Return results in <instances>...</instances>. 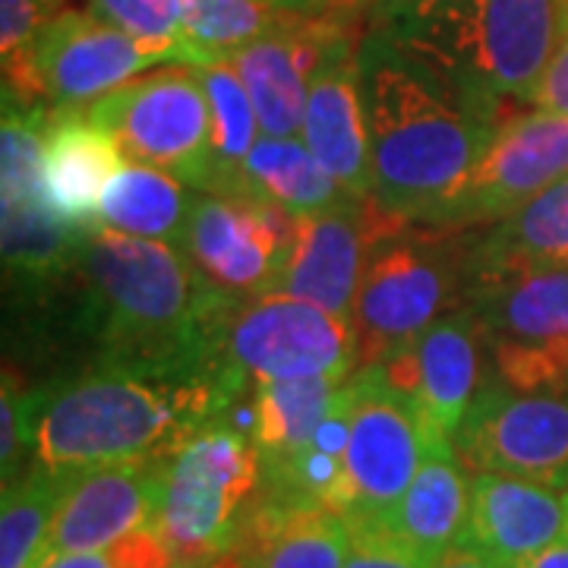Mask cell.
Returning <instances> with one entry per match:
<instances>
[{"label": "cell", "instance_id": "41", "mask_svg": "<svg viewBox=\"0 0 568 568\" xmlns=\"http://www.w3.org/2000/svg\"><path fill=\"white\" fill-rule=\"evenodd\" d=\"M193 568H244V562H241L237 549H227V552H219V556H212V559H205Z\"/></svg>", "mask_w": 568, "mask_h": 568}, {"label": "cell", "instance_id": "40", "mask_svg": "<svg viewBox=\"0 0 568 568\" xmlns=\"http://www.w3.org/2000/svg\"><path fill=\"white\" fill-rule=\"evenodd\" d=\"M265 3L287 10V13H316V10H323L328 0H265Z\"/></svg>", "mask_w": 568, "mask_h": 568}, {"label": "cell", "instance_id": "13", "mask_svg": "<svg viewBox=\"0 0 568 568\" xmlns=\"http://www.w3.org/2000/svg\"><path fill=\"white\" fill-rule=\"evenodd\" d=\"M455 452L474 474H506L566 493L568 395L518 392L489 373L455 436Z\"/></svg>", "mask_w": 568, "mask_h": 568}, {"label": "cell", "instance_id": "19", "mask_svg": "<svg viewBox=\"0 0 568 568\" xmlns=\"http://www.w3.org/2000/svg\"><path fill=\"white\" fill-rule=\"evenodd\" d=\"M164 458L121 462L70 474L48 537V556L82 552L118 544L152 528L162 499Z\"/></svg>", "mask_w": 568, "mask_h": 568}, {"label": "cell", "instance_id": "39", "mask_svg": "<svg viewBox=\"0 0 568 568\" xmlns=\"http://www.w3.org/2000/svg\"><path fill=\"white\" fill-rule=\"evenodd\" d=\"M508 568H568V540L556 544V547L544 549V552H534L528 559H518V562H506Z\"/></svg>", "mask_w": 568, "mask_h": 568}, {"label": "cell", "instance_id": "17", "mask_svg": "<svg viewBox=\"0 0 568 568\" xmlns=\"http://www.w3.org/2000/svg\"><path fill=\"white\" fill-rule=\"evenodd\" d=\"M484 335L467 306L448 310L417 342L373 364L388 386L420 407L429 426L455 443L484 386Z\"/></svg>", "mask_w": 568, "mask_h": 568}, {"label": "cell", "instance_id": "22", "mask_svg": "<svg viewBox=\"0 0 568 568\" xmlns=\"http://www.w3.org/2000/svg\"><path fill=\"white\" fill-rule=\"evenodd\" d=\"M126 162L118 140L85 118V111H58L44 130L41 183L48 203L73 227H99L104 183Z\"/></svg>", "mask_w": 568, "mask_h": 568}, {"label": "cell", "instance_id": "38", "mask_svg": "<svg viewBox=\"0 0 568 568\" xmlns=\"http://www.w3.org/2000/svg\"><path fill=\"white\" fill-rule=\"evenodd\" d=\"M424 3H429V0H373L369 13H373L376 26H388V22L402 20V17H407L410 10H417Z\"/></svg>", "mask_w": 568, "mask_h": 568}, {"label": "cell", "instance_id": "5", "mask_svg": "<svg viewBox=\"0 0 568 568\" xmlns=\"http://www.w3.org/2000/svg\"><path fill=\"white\" fill-rule=\"evenodd\" d=\"M470 253L458 231L433 224H402L373 241L351 313L361 366L386 361L465 304Z\"/></svg>", "mask_w": 568, "mask_h": 568}, {"label": "cell", "instance_id": "1", "mask_svg": "<svg viewBox=\"0 0 568 568\" xmlns=\"http://www.w3.org/2000/svg\"><path fill=\"white\" fill-rule=\"evenodd\" d=\"M237 369H159L95 361L29 392L32 465L54 474L168 458L244 398Z\"/></svg>", "mask_w": 568, "mask_h": 568}, {"label": "cell", "instance_id": "21", "mask_svg": "<svg viewBox=\"0 0 568 568\" xmlns=\"http://www.w3.org/2000/svg\"><path fill=\"white\" fill-rule=\"evenodd\" d=\"M234 549L244 568H345L351 528L332 508L260 493Z\"/></svg>", "mask_w": 568, "mask_h": 568}, {"label": "cell", "instance_id": "9", "mask_svg": "<svg viewBox=\"0 0 568 568\" xmlns=\"http://www.w3.org/2000/svg\"><path fill=\"white\" fill-rule=\"evenodd\" d=\"M51 111L3 92L0 118V203L3 272L17 287L61 282L73 268L92 227H73L48 203L41 183V145Z\"/></svg>", "mask_w": 568, "mask_h": 568}, {"label": "cell", "instance_id": "24", "mask_svg": "<svg viewBox=\"0 0 568 568\" xmlns=\"http://www.w3.org/2000/svg\"><path fill=\"white\" fill-rule=\"evenodd\" d=\"M467 515L470 477L455 446H439L426 455L398 506L388 508L376 521L436 562L446 549L465 544Z\"/></svg>", "mask_w": 568, "mask_h": 568}, {"label": "cell", "instance_id": "4", "mask_svg": "<svg viewBox=\"0 0 568 568\" xmlns=\"http://www.w3.org/2000/svg\"><path fill=\"white\" fill-rule=\"evenodd\" d=\"M566 13L568 0H429L376 29L474 95L530 102Z\"/></svg>", "mask_w": 568, "mask_h": 568}, {"label": "cell", "instance_id": "2", "mask_svg": "<svg viewBox=\"0 0 568 568\" xmlns=\"http://www.w3.org/2000/svg\"><path fill=\"white\" fill-rule=\"evenodd\" d=\"M373 200L407 224H436L487 149L499 102L474 95L383 29L361 39Z\"/></svg>", "mask_w": 568, "mask_h": 568}, {"label": "cell", "instance_id": "32", "mask_svg": "<svg viewBox=\"0 0 568 568\" xmlns=\"http://www.w3.org/2000/svg\"><path fill=\"white\" fill-rule=\"evenodd\" d=\"M39 568H178V559L155 530L142 528L111 547L48 556Z\"/></svg>", "mask_w": 568, "mask_h": 568}, {"label": "cell", "instance_id": "36", "mask_svg": "<svg viewBox=\"0 0 568 568\" xmlns=\"http://www.w3.org/2000/svg\"><path fill=\"white\" fill-rule=\"evenodd\" d=\"M530 104L540 108V111H549V114H562V118H568V13L566 26H562L559 48H556L552 61L547 63L540 82L534 85Z\"/></svg>", "mask_w": 568, "mask_h": 568}, {"label": "cell", "instance_id": "18", "mask_svg": "<svg viewBox=\"0 0 568 568\" xmlns=\"http://www.w3.org/2000/svg\"><path fill=\"white\" fill-rule=\"evenodd\" d=\"M301 140L316 155V162L342 183L347 196L373 200L369 136L361 92V39L354 36V22L342 26L328 39L310 77Z\"/></svg>", "mask_w": 568, "mask_h": 568}, {"label": "cell", "instance_id": "31", "mask_svg": "<svg viewBox=\"0 0 568 568\" xmlns=\"http://www.w3.org/2000/svg\"><path fill=\"white\" fill-rule=\"evenodd\" d=\"M89 13L145 44L171 48L183 63H193L183 41V0H89Z\"/></svg>", "mask_w": 568, "mask_h": 568}, {"label": "cell", "instance_id": "34", "mask_svg": "<svg viewBox=\"0 0 568 568\" xmlns=\"http://www.w3.org/2000/svg\"><path fill=\"white\" fill-rule=\"evenodd\" d=\"M32 462V429H29V392H22L10 373H3V395H0V467L3 484L20 477L22 462Z\"/></svg>", "mask_w": 568, "mask_h": 568}, {"label": "cell", "instance_id": "30", "mask_svg": "<svg viewBox=\"0 0 568 568\" xmlns=\"http://www.w3.org/2000/svg\"><path fill=\"white\" fill-rule=\"evenodd\" d=\"M284 17L287 10L265 0H183V41L193 63L227 61Z\"/></svg>", "mask_w": 568, "mask_h": 568}, {"label": "cell", "instance_id": "15", "mask_svg": "<svg viewBox=\"0 0 568 568\" xmlns=\"http://www.w3.org/2000/svg\"><path fill=\"white\" fill-rule=\"evenodd\" d=\"M562 178H568V118L540 108L506 118L433 227L465 231L503 222Z\"/></svg>", "mask_w": 568, "mask_h": 568}, {"label": "cell", "instance_id": "12", "mask_svg": "<svg viewBox=\"0 0 568 568\" xmlns=\"http://www.w3.org/2000/svg\"><path fill=\"white\" fill-rule=\"evenodd\" d=\"M224 361L250 383L316 376L351 379L354 366H361V347L351 320L272 291L231 310Z\"/></svg>", "mask_w": 568, "mask_h": 568}, {"label": "cell", "instance_id": "20", "mask_svg": "<svg viewBox=\"0 0 568 568\" xmlns=\"http://www.w3.org/2000/svg\"><path fill=\"white\" fill-rule=\"evenodd\" d=\"M568 540L566 493L506 474L470 477L465 544L499 562H518Z\"/></svg>", "mask_w": 568, "mask_h": 568}, {"label": "cell", "instance_id": "29", "mask_svg": "<svg viewBox=\"0 0 568 568\" xmlns=\"http://www.w3.org/2000/svg\"><path fill=\"white\" fill-rule=\"evenodd\" d=\"M477 256L568 265V178L515 209L474 244Z\"/></svg>", "mask_w": 568, "mask_h": 568}, {"label": "cell", "instance_id": "33", "mask_svg": "<svg viewBox=\"0 0 568 568\" xmlns=\"http://www.w3.org/2000/svg\"><path fill=\"white\" fill-rule=\"evenodd\" d=\"M351 528V552L345 568H433L436 562L395 537L376 518H345Z\"/></svg>", "mask_w": 568, "mask_h": 568}, {"label": "cell", "instance_id": "8", "mask_svg": "<svg viewBox=\"0 0 568 568\" xmlns=\"http://www.w3.org/2000/svg\"><path fill=\"white\" fill-rule=\"evenodd\" d=\"M80 111L118 140L130 162L155 164L209 193L215 174L212 123L196 67L174 63L142 73Z\"/></svg>", "mask_w": 568, "mask_h": 568}, {"label": "cell", "instance_id": "14", "mask_svg": "<svg viewBox=\"0 0 568 568\" xmlns=\"http://www.w3.org/2000/svg\"><path fill=\"white\" fill-rule=\"evenodd\" d=\"M297 237V215L253 196L200 193L183 253L219 294L244 304L272 294Z\"/></svg>", "mask_w": 568, "mask_h": 568}, {"label": "cell", "instance_id": "10", "mask_svg": "<svg viewBox=\"0 0 568 568\" xmlns=\"http://www.w3.org/2000/svg\"><path fill=\"white\" fill-rule=\"evenodd\" d=\"M162 63H183V58L126 36L95 13H58L20 61L3 67V92L77 111Z\"/></svg>", "mask_w": 568, "mask_h": 568}, {"label": "cell", "instance_id": "27", "mask_svg": "<svg viewBox=\"0 0 568 568\" xmlns=\"http://www.w3.org/2000/svg\"><path fill=\"white\" fill-rule=\"evenodd\" d=\"M203 80L209 99V123H212V186L215 196H237L244 164L260 140V118L250 102L244 80L237 77L231 61L193 63Z\"/></svg>", "mask_w": 568, "mask_h": 568}, {"label": "cell", "instance_id": "25", "mask_svg": "<svg viewBox=\"0 0 568 568\" xmlns=\"http://www.w3.org/2000/svg\"><path fill=\"white\" fill-rule=\"evenodd\" d=\"M196 196L200 190L186 186L162 168L126 159L104 183L95 222L130 237L162 241L183 250Z\"/></svg>", "mask_w": 568, "mask_h": 568}, {"label": "cell", "instance_id": "35", "mask_svg": "<svg viewBox=\"0 0 568 568\" xmlns=\"http://www.w3.org/2000/svg\"><path fill=\"white\" fill-rule=\"evenodd\" d=\"M61 0H0V54L3 67L20 61L41 29L58 17Z\"/></svg>", "mask_w": 568, "mask_h": 568}, {"label": "cell", "instance_id": "7", "mask_svg": "<svg viewBox=\"0 0 568 568\" xmlns=\"http://www.w3.org/2000/svg\"><path fill=\"white\" fill-rule=\"evenodd\" d=\"M260 493V448L234 417H222L164 458L162 499L152 530L174 552L178 568L200 566L234 549Z\"/></svg>", "mask_w": 568, "mask_h": 568}, {"label": "cell", "instance_id": "23", "mask_svg": "<svg viewBox=\"0 0 568 568\" xmlns=\"http://www.w3.org/2000/svg\"><path fill=\"white\" fill-rule=\"evenodd\" d=\"M345 392L347 379L342 376L253 383L246 407V433L260 448L263 470L284 465L313 446V439L345 402Z\"/></svg>", "mask_w": 568, "mask_h": 568}, {"label": "cell", "instance_id": "6", "mask_svg": "<svg viewBox=\"0 0 568 568\" xmlns=\"http://www.w3.org/2000/svg\"><path fill=\"white\" fill-rule=\"evenodd\" d=\"M493 376L518 392H568V265L470 253L465 304Z\"/></svg>", "mask_w": 568, "mask_h": 568}, {"label": "cell", "instance_id": "26", "mask_svg": "<svg viewBox=\"0 0 568 568\" xmlns=\"http://www.w3.org/2000/svg\"><path fill=\"white\" fill-rule=\"evenodd\" d=\"M237 196L265 200L304 219L342 203L347 193L301 136H260L244 164Z\"/></svg>", "mask_w": 568, "mask_h": 568}, {"label": "cell", "instance_id": "37", "mask_svg": "<svg viewBox=\"0 0 568 568\" xmlns=\"http://www.w3.org/2000/svg\"><path fill=\"white\" fill-rule=\"evenodd\" d=\"M433 568H508L506 562H499V559H493L487 552H480V549H474L470 544H458V547L446 549L439 559H436V566Z\"/></svg>", "mask_w": 568, "mask_h": 568}, {"label": "cell", "instance_id": "42", "mask_svg": "<svg viewBox=\"0 0 568 568\" xmlns=\"http://www.w3.org/2000/svg\"><path fill=\"white\" fill-rule=\"evenodd\" d=\"M566 534H568V489H566Z\"/></svg>", "mask_w": 568, "mask_h": 568}, {"label": "cell", "instance_id": "28", "mask_svg": "<svg viewBox=\"0 0 568 568\" xmlns=\"http://www.w3.org/2000/svg\"><path fill=\"white\" fill-rule=\"evenodd\" d=\"M70 474L26 467L3 484L0 503V568H39Z\"/></svg>", "mask_w": 568, "mask_h": 568}, {"label": "cell", "instance_id": "3", "mask_svg": "<svg viewBox=\"0 0 568 568\" xmlns=\"http://www.w3.org/2000/svg\"><path fill=\"white\" fill-rule=\"evenodd\" d=\"M80 325L99 361L159 369H231L224 328L237 301L219 294L181 246L92 227L73 268Z\"/></svg>", "mask_w": 568, "mask_h": 568}, {"label": "cell", "instance_id": "11", "mask_svg": "<svg viewBox=\"0 0 568 568\" xmlns=\"http://www.w3.org/2000/svg\"><path fill=\"white\" fill-rule=\"evenodd\" d=\"M439 446V436L420 407L388 386L376 366L351 376V426H347L345 480L338 511L345 518H379L398 506L410 480Z\"/></svg>", "mask_w": 568, "mask_h": 568}, {"label": "cell", "instance_id": "16", "mask_svg": "<svg viewBox=\"0 0 568 568\" xmlns=\"http://www.w3.org/2000/svg\"><path fill=\"white\" fill-rule=\"evenodd\" d=\"M402 224L407 222L388 215L376 200L354 196L297 219V237L275 291L351 320L369 246Z\"/></svg>", "mask_w": 568, "mask_h": 568}]
</instances>
